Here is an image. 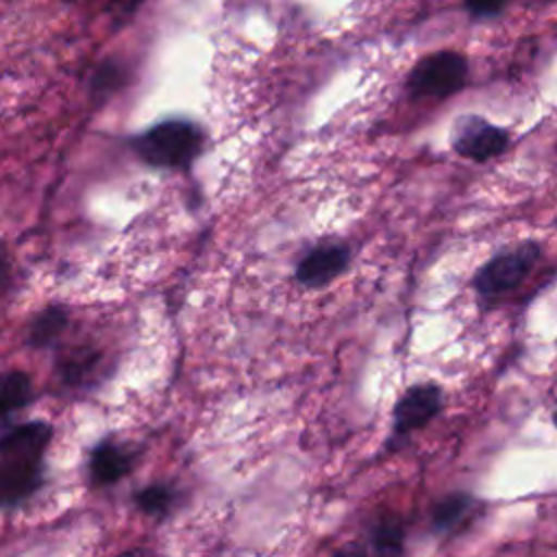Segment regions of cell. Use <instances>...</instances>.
<instances>
[{
	"label": "cell",
	"mask_w": 557,
	"mask_h": 557,
	"mask_svg": "<svg viewBox=\"0 0 557 557\" xmlns=\"http://www.w3.org/2000/svg\"><path fill=\"white\" fill-rule=\"evenodd\" d=\"M30 398H33V383L28 374L17 370L7 372L2 379V400H0L2 416L7 418L15 409H22Z\"/></svg>",
	"instance_id": "9c48e42d"
},
{
	"label": "cell",
	"mask_w": 557,
	"mask_h": 557,
	"mask_svg": "<svg viewBox=\"0 0 557 557\" xmlns=\"http://www.w3.org/2000/svg\"><path fill=\"white\" fill-rule=\"evenodd\" d=\"M131 146L135 154L152 168L185 170L200 154L205 133L191 120H163L135 135Z\"/></svg>",
	"instance_id": "7a4b0ae2"
},
{
	"label": "cell",
	"mask_w": 557,
	"mask_h": 557,
	"mask_svg": "<svg viewBox=\"0 0 557 557\" xmlns=\"http://www.w3.org/2000/svg\"><path fill=\"white\" fill-rule=\"evenodd\" d=\"M135 500H137V505L141 507V511H146V513H165L168 509H170V505H172V500H174V492H172V487L170 485H163V483H152V485H148V487H144V490H139L137 494H135Z\"/></svg>",
	"instance_id": "4fadbf2b"
},
{
	"label": "cell",
	"mask_w": 557,
	"mask_h": 557,
	"mask_svg": "<svg viewBox=\"0 0 557 557\" xmlns=\"http://www.w3.org/2000/svg\"><path fill=\"white\" fill-rule=\"evenodd\" d=\"M507 0H466V9L472 17H490L496 15Z\"/></svg>",
	"instance_id": "9a60e30c"
},
{
	"label": "cell",
	"mask_w": 557,
	"mask_h": 557,
	"mask_svg": "<svg viewBox=\"0 0 557 557\" xmlns=\"http://www.w3.org/2000/svg\"><path fill=\"white\" fill-rule=\"evenodd\" d=\"M537 255H540V248L527 242L505 255L494 257L476 272L474 287L483 296H496V294L509 292L529 274V270L537 261Z\"/></svg>",
	"instance_id": "277c9868"
},
{
	"label": "cell",
	"mask_w": 557,
	"mask_h": 557,
	"mask_svg": "<svg viewBox=\"0 0 557 557\" xmlns=\"http://www.w3.org/2000/svg\"><path fill=\"white\" fill-rule=\"evenodd\" d=\"M139 2H141V0H115L117 15H128V13H133Z\"/></svg>",
	"instance_id": "2e32d148"
},
{
	"label": "cell",
	"mask_w": 557,
	"mask_h": 557,
	"mask_svg": "<svg viewBox=\"0 0 557 557\" xmlns=\"http://www.w3.org/2000/svg\"><path fill=\"white\" fill-rule=\"evenodd\" d=\"M65 324H67L65 311L59 307H48L33 320L28 329V342L33 346H48L65 329Z\"/></svg>",
	"instance_id": "30bf717a"
},
{
	"label": "cell",
	"mask_w": 557,
	"mask_h": 557,
	"mask_svg": "<svg viewBox=\"0 0 557 557\" xmlns=\"http://www.w3.org/2000/svg\"><path fill=\"white\" fill-rule=\"evenodd\" d=\"M442 407V392L435 385H416L405 392L394 409V431L405 435L424 426Z\"/></svg>",
	"instance_id": "52a82bcc"
},
{
	"label": "cell",
	"mask_w": 557,
	"mask_h": 557,
	"mask_svg": "<svg viewBox=\"0 0 557 557\" xmlns=\"http://www.w3.org/2000/svg\"><path fill=\"white\" fill-rule=\"evenodd\" d=\"M468 78V61L463 54L455 50H440L420 59L409 76H407V91L411 98H448L457 94Z\"/></svg>",
	"instance_id": "3957f363"
},
{
	"label": "cell",
	"mask_w": 557,
	"mask_h": 557,
	"mask_svg": "<svg viewBox=\"0 0 557 557\" xmlns=\"http://www.w3.org/2000/svg\"><path fill=\"white\" fill-rule=\"evenodd\" d=\"M472 509V498H468L466 494H453L448 498H444L435 511H433V522L440 531H448L455 529Z\"/></svg>",
	"instance_id": "7c38bea8"
},
{
	"label": "cell",
	"mask_w": 557,
	"mask_h": 557,
	"mask_svg": "<svg viewBox=\"0 0 557 557\" xmlns=\"http://www.w3.org/2000/svg\"><path fill=\"white\" fill-rule=\"evenodd\" d=\"M135 453L128 448L113 444V442H100L89 457V474L96 485H111L117 483L122 476H126L133 468Z\"/></svg>",
	"instance_id": "ba28073f"
},
{
	"label": "cell",
	"mask_w": 557,
	"mask_h": 557,
	"mask_svg": "<svg viewBox=\"0 0 557 557\" xmlns=\"http://www.w3.org/2000/svg\"><path fill=\"white\" fill-rule=\"evenodd\" d=\"M405 531L396 518H383L372 531V544L379 557H398L403 553Z\"/></svg>",
	"instance_id": "8fae6325"
},
{
	"label": "cell",
	"mask_w": 557,
	"mask_h": 557,
	"mask_svg": "<svg viewBox=\"0 0 557 557\" xmlns=\"http://www.w3.org/2000/svg\"><path fill=\"white\" fill-rule=\"evenodd\" d=\"M50 437L52 426L46 422H24L4 429L0 440V496L4 507L20 505L39 487Z\"/></svg>",
	"instance_id": "6da1fadb"
},
{
	"label": "cell",
	"mask_w": 557,
	"mask_h": 557,
	"mask_svg": "<svg viewBox=\"0 0 557 557\" xmlns=\"http://www.w3.org/2000/svg\"><path fill=\"white\" fill-rule=\"evenodd\" d=\"M120 76H122V67L113 61H107L102 63L94 78H91V98L94 102H100V100H107L111 96V91H115L120 87Z\"/></svg>",
	"instance_id": "5bb4252c"
},
{
	"label": "cell",
	"mask_w": 557,
	"mask_h": 557,
	"mask_svg": "<svg viewBox=\"0 0 557 557\" xmlns=\"http://www.w3.org/2000/svg\"><path fill=\"white\" fill-rule=\"evenodd\" d=\"M555 422H557V416H555Z\"/></svg>",
	"instance_id": "d6986e66"
},
{
	"label": "cell",
	"mask_w": 557,
	"mask_h": 557,
	"mask_svg": "<svg viewBox=\"0 0 557 557\" xmlns=\"http://www.w3.org/2000/svg\"><path fill=\"white\" fill-rule=\"evenodd\" d=\"M350 250L344 244H320L311 248L296 265V278L305 287H324L348 265Z\"/></svg>",
	"instance_id": "8992f818"
},
{
	"label": "cell",
	"mask_w": 557,
	"mask_h": 557,
	"mask_svg": "<svg viewBox=\"0 0 557 557\" xmlns=\"http://www.w3.org/2000/svg\"><path fill=\"white\" fill-rule=\"evenodd\" d=\"M509 144L507 131L485 122L483 117H466L453 135V148L472 161H487L498 157Z\"/></svg>",
	"instance_id": "5b68a950"
},
{
	"label": "cell",
	"mask_w": 557,
	"mask_h": 557,
	"mask_svg": "<svg viewBox=\"0 0 557 557\" xmlns=\"http://www.w3.org/2000/svg\"><path fill=\"white\" fill-rule=\"evenodd\" d=\"M65 2H74V0H65Z\"/></svg>",
	"instance_id": "ac0fdd59"
},
{
	"label": "cell",
	"mask_w": 557,
	"mask_h": 557,
	"mask_svg": "<svg viewBox=\"0 0 557 557\" xmlns=\"http://www.w3.org/2000/svg\"><path fill=\"white\" fill-rule=\"evenodd\" d=\"M117 557H150L146 550H139V548H133V550H126V553H122V555H117Z\"/></svg>",
	"instance_id": "e0dca14e"
}]
</instances>
